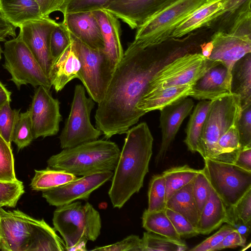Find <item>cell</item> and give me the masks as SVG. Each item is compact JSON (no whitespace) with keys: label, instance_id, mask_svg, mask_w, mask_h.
Wrapping results in <instances>:
<instances>
[{"label":"cell","instance_id":"6da1fadb","mask_svg":"<svg viewBox=\"0 0 251 251\" xmlns=\"http://www.w3.org/2000/svg\"><path fill=\"white\" fill-rule=\"evenodd\" d=\"M181 41L142 48L130 43L111 76L95 115L96 127L106 139L126 133L146 113L137 104L156 73L188 52Z\"/></svg>","mask_w":251,"mask_h":251},{"label":"cell","instance_id":"7a4b0ae2","mask_svg":"<svg viewBox=\"0 0 251 251\" xmlns=\"http://www.w3.org/2000/svg\"><path fill=\"white\" fill-rule=\"evenodd\" d=\"M126 133L108 191L113 206L119 209L143 187L152 154L153 138L146 123L129 128Z\"/></svg>","mask_w":251,"mask_h":251},{"label":"cell","instance_id":"3957f363","mask_svg":"<svg viewBox=\"0 0 251 251\" xmlns=\"http://www.w3.org/2000/svg\"><path fill=\"white\" fill-rule=\"evenodd\" d=\"M121 151L114 142L96 140L63 149L47 161L48 167L83 176L114 170Z\"/></svg>","mask_w":251,"mask_h":251},{"label":"cell","instance_id":"277c9868","mask_svg":"<svg viewBox=\"0 0 251 251\" xmlns=\"http://www.w3.org/2000/svg\"><path fill=\"white\" fill-rule=\"evenodd\" d=\"M52 223L64 239L66 251H86L87 242L96 240L101 227L99 212L88 202L83 205L75 201L58 206Z\"/></svg>","mask_w":251,"mask_h":251},{"label":"cell","instance_id":"5b68a950","mask_svg":"<svg viewBox=\"0 0 251 251\" xmlns=\"http://www.w3.org/2000/svg\"><path fill=\"white\" fill-rule=\"evenodd\" d=\"M200 137V154L203 159L228 163L218 146L220 137L237 123L241 105L240 97L230 94L211 100Z\"/></svg>","mask_w":251,"mask_h":251},{"label":"cell","instance_id":"8992f818","mask_svg":"<svg viewBox=\"0 0 251 251\" xmlns=\"http://www.w3.org/2000/svg\"><path fill=\"white\" fill-rule=\"evenodd\" d=\"M208 0H176L149 18L137 28L134 45L142 48L170 39L176 28Z\"/></svg>","mask_w":251,"mask_h":251},{"label":"cell","instance_id":"52a82bcc","mask_svg":"<svg viewBox=\"0 0 251 251\" xmlns=\"http://www.w3.org/2000/svg\"><path fill=\"white\" fill-rule=\"evenodd\" d=\"M220 63L204 57L201 53H185L160 69L150 81L145 92L192 85L209 69Z\"/></svg>","mask_w":251,"mask_h":251},{"label":"cell","instance_id":"ba28073f","mask_svg":"<svg viewBox=\"0 0 251 251\" xmlns=\"http://www.w3.org/2000/svg\"><path fill=\"white\" fill-rule=\"evenodd\" d=\"M3 53L4 68L11 75L10 80L18 89L29 84L35 87L43 86L50 90L51 84L46 74L23 41L20 33L5 41Z\"/></svg>","mask_w":251,"mask_h":251},{"label":"cell","instance_id":"9c48e42d","mask_svg":"<svg viewBox=\"0 0 251 251\" xmlns=\"http://www.w3.org/2000/svg\"><path fill=\"white\" fill-rule=\"evenodd\" d=\"M203 169L212 189L226 207H232L251 189V172L233 163L204 159Z\"/></svg>","mask_w":251,"mask_h":251},{"label":"cell","instance_id":"30bf717a","mask_svg":"<svg viewBox=\"0 0 251 251\" xmlns=\"http://www.w3.org/2000/svg\"><path fill=\"white\" fill-rule=\"evenodd\" d=\"M94 106L93 100L86 96L84 87L75 85L70 114L59 136L62 149L97 140L102 134L90 122V114Z\"/></svg>","mask_w":251,"mask_h":251},{"label":"cell","instance_id":"8fae6325","mask_svg":"<svg viewBox=\"0 0 251 251\" xmlns=\"http://www.w3.org/2000/svg\"><path fill=\"white\" fill-rule=\"evenodd\" d=\"M68 31L80 63L78 79L90 97L99 103L104 97L112 76L104 54L102 51L89 47Z\"/></svg>","mask_w":251,"mask_h":251},{"label":"cell","instance_id":"7c38bea8","mask_svg":"<svg viewBox=\"0 0 251 251\" xmlns=\"http://www.w3.org/2000/svg\"><path fill=\"white\" fill-rule=\"evenodd\" d=\"M33 139L56 135L62 121L60 102L50 90L39 86L35 90L29 109Z\"/></svg>","mask_w":251,"mask_h":251},{"label":"cell","instance_id":"4fadbf2b","mask_svg":"<svg viewBox=\"0 0 251 251\" xmlns=\"http://www.w3.org/2000/svg\"><path fill=\"white\" fill-rule=\"evenodd\" d=\"M113 175L112 171L83 176L57 187L42 191V196L50 205L59 206L78 200H88L91 194Z\"/></svg>","mask_w":251,"mask_h":251},{"label":"cell","instance_id":"5bb4252c","mask_svg":"<svg viewBox=\"0 0 251 251\" xmlns=\"http://www.w3.org/2000/svg\"><path fill=\"white\" fill-rule=\"evenodd\" d=\"M31 217L19 210L0 207V250L27 251L31 237Z\"/></svg>","mask_w":251,"mask_h":251},{"label":"cell","instance_id":"9a60e30c","mask_svg":"<svg viewBox=\"0 0 251 251\" xmlns=\"http://www.w3.org/2000/svg\"><path fill=\"white\" fill-rule=\"evenodd\" d=\"M50 17L26 22L20 26L21 38L48 77L52 62L49 41L50 33L58 24Z\"/></svg>","mask_w":251,"mask_h":251},{"label":"cell","instance_id":"2e32d148","mask_svg":"<svg viewBox=\"0 0 251 251\" xmlns=\"http://www.w3.org/2000/svg\"><path fill=\"white\" fill-rule=\"evenodd\" d=\"M176 0H113L104 8L132 29Z\"/></svg>","mask_w":251,"mask_h":251},{"label":"cell","instance_id":"e0dca14e","mask_svg":"<svg viewBox=\"0 0 251 251\" xmlns=\"http://www.w3.org/2000/svg\"><path fill=\"white\" fill-rule=\"evenodd\" d=\"M210 41L213 49L208 58L220 62L226 67L228 75L231 78L234 64L251 52V36L217 31L211 35Z\"/></svg>","mask_w":251,"mask_h":251},{"label":"cell","instance_id":"ac0fdd59","mask_svg":"<svg viewBox=\"0 0 251 251\" xmlns=\"http://www.w3.org/2000/svg\"><path fill=\"white\" fill-rule=\"evenodd\" d=\"M194 104L191 99L186 97L166 106L160 110V126L162 140L155 158L156 164L160 163L165 157L182 122L192 110Z\"/></svg>","mask_w":251,"mask_h":251},{"label":"cell","instance_id":"d6986e66","mask_svg":"<svg viewBox=\"0 0 251 251\" xmlns=\"http://www.w3.org/2000/svg\"><path fill=\"white\" fill-rule=\"evenodd\" d=\"M62 23L69 32L87 46L103 51L104 41L94 12L66 14L63 15Z\"/></svg>","mask_w":251,"mask_h":251},{"label":"cell","instance_id":"ffe728a7","mask_svg":"<svg viewBox=\"0 0 251 251\" xmlns=\"http://www.w3.org/2000/svg\"><path fill=\"white\" fill-rule=\"evenodd\" d=\"M100 26L104 41L102 51L112 75L124 55L118 19L104 9L93 11Z\"/></svg>","mask_w":251,"mask_h":251},{"label":"cell","instance_id":"44dd1931","mask_svg":"<svg viewBox=\"0 0 251 251\" xmlns=\"http://www.w3.org/2000/svg\"><path fill=\"white\" fill-rule=\"evenodd\" d=\"M231 78L222 63L209 69L192 85L190 97L199 100H213L231 92Z\"/></svg>","mask_w":251,"mask_h":251},{"label":"cell","instance_id":"7402d4cb","mask_svg":"<svg viewBox=\"0 0 251 251\" xmlns=\"http://www.w3.org/2000/svg\"><path fill=\"white\" fill-rule=\"evenodd\" d=\"M80 69V61L71 40L63 51L52 60L50 67L48 78L56 92L61 91L72 79L79 78Z\"/></svg>","mask_w":251,"mask_h":251},{"label":"cell","instance_id":"603a6c76","mask_svg":"<svg viewBox=\"0 0 251 251\" xmlns=\"http://www.w3.org/2000/svg\"><path fill=\"white\" fill-rule=\"evenodd\" d=\"M227 0H208L182 21L170 38H179L209 26L222 13Z\"/></svg>","mask_w":251,"mask_h":251},{"label":"cell","instance_id":"cb8c5ba5","mask_svg":"<svg viewBox=\"0 0 251 251\" xmlns=\"http://www.w3.org/2000/svg\"><path fill=\"white\" fill-rule=\"evenodd\" d=\"M192 85L176 86L144 92L137 108L145 113L159 110L183 98L191 96Z\"/></svg>","mask_w":251,"mask_h":251},{"label":"cell","instance_id":"d4e9b609","mask_svg":"<svg viewBox=\"0 0 251 251\" xmlns=\"http://www.w3.org/2000/svg\"><path fill=\"white\" fill-rule=\"evenodd\" d=\"M30 241L27 251H64V241L56 234L54 228L44 220L31 217Z\"/></svg>","mask_w":251,"mask_h":251},{"label":"cell","instance_id":"484cf974","mask_svg":"<svg viewBox=\"0 0 251 251\" xmlns=\"http://www.w3.org/2000/svg\"><path fill=\"white\" fill-rule=\"evenodd\" d=\"M0 10L15 27L44 17L36 0H0Z\"/></svg>","mask_w":251,"mask_h":251},{"label":"cell","instance_id":"4316f807","mask_svg":"<svg viewBox=\"0 0 251 251\" xmlns=\"http://www.w3.org/2000/svg\"><path fill=\"white\" fill-rule=\"evenodd\" d=\"M226 207L212 189L199 216L197 229L200 234H208L219 228L226 219Z\"/></svg>","mask_w":251,"mask_h":251},{"label":"cell","instance_id":"83f0119b","mask_svg":"<svg viewBox=\"0 0 251 251\" xmlns=\"http://www.w3.org/2000/svg\"><path fill=\"white\" fill-rule=\"evenodd\" d=\"M231 92L240 97L241 108L251 103V52L234 64L231 71Z\"/></svg>","mask_w":251,"mask_h":251},{"label":"cell","instance_id":"f1b7e54d","mask_svg":"<svg viewBox=\"0 0 251 251\" xmlns=\"http://www.w3.org/2000/svg\"><path fill=\"white\" fill-rule=\"evenodd\" d=\"M193 182L173 194L167 201L166 208L182 215L197 229L199 213L193 197Z\"/></svg>","mask_w":251,"mask_h":251},{"label":"cell","instance_id":"f546056e","mask_svg":"<svg viewBox=\"0 0 251 251\" xmlns=\"http://www.w3.org/2000/svg\"><path fill=\"white\" fill-rule=\"evenodd\" d=\"M211 102V100H207L200 101L191 115L186 129V136L184 142L188 149L192 152L201 153L200 137Z\"/></svg>","mask_w":251,"mask_h":251},{"label":"cell","instance_id":"4dcf8cb0","mask_svg":"<svg viewBox=\"0 0 251 251\" xmlns=\"http://www.w3.org/2000/svg\"><path fill=\"white\" fill-rule=\"evenodd\" d=\"M142 220L143 227L147 231L165 236L178 242H184L176 231L166 213L165 210L149 212L146 209L143 213Z\"/></svg>","mask_w":251,"mask_h":251},{"label":"cell","instance_id":"1f68e13d","mask_svg":"<svg viewBox=\"0 0 251 251\" xmlns=\"http://www.w3.org/2000/svg\"><path fill=\"white\" fill-rule=\"evenodd\" d=\"M30 186L35 191L53 189L77 179L79 177L62 170L48 167L45 170H35Z\"/></svg>","mask_w":251,"mask_h":251},{"label":"cell","instance_id":"d6a6232c","mask_svg":"<svg viewBox=\"0 0 251 251\" xmlns=\"http://www.w3.org/2000/svg\"><path fill=\"white\" fill-rule=\"evenodd\" d=\"M199 170L185 165L163 172L162 174L165 181L167 201L176 192L192 181Z\"/></svg>","mask_w":251,"mask_h":251},{"label":"cell","instance_id":"836d02e7","mask_svg":"<svg viewBox=\"0 0 251 251\" xmlns=\"http://www.w3.org/2000/svg\"><path fill=\"white\" fill-rule=\"evenodd\" d=\"M141 242L142 251H183L188 250L185 242H178L149 231L144 232Z\"/></svg>","mask_w":251,"mask_h":251},{"label":"cell","instance_id":"e575fe53","mask_svg":"<svg viewBox=\"0 0 251 251\" xmlns=\"http://www.w3.org/2000/svg\"><path fill=\"white\" fill-rule=\"evenodd\" d=\"M251 4V0H227L222 14L208 27L226 32L234 19Z\"/></svg>","mask_w":251,"mask_h":251},{"label":"cell","instance_id":"d590c367","mask_svg":"<svg viewBox=\"0 0 251 251\" xmlns=\"http://www.w3.org/2000/svg\"><path fill=\"white\" fill-rule=\"evenodd\" d=\"M148 207L149 212L164 210L166 208V190L164 177L162 174L152 176L148 190Z\"/></svg>","mask_w":251,"mask_h":251},{"label":"cell","instance_id":"8d00e7d4","mask_svg":"<svg viewBox=\"0 0 251 251\" xmlns=\"http://www.w3.org/2000/svg\"><path fill=\"white\" fill-rule=\"evenodd\" d=\"M33 139L32 125L28 109L19 114L12 134V142L20 150L28 146Z\"/></svg>","mask_w":251,"mask_h":251},{"label":"cell","instance_id":"74e56055","mask_svg":"<svg viewBox=\"0 0 251 251\" xmlns=\"http://www.w3.org/2000/svg\"><path fill=\"white\" fill-rule=\"evenodd\" d=\"M237 123L231 126L219 138L218 146L229 163H233L241 150Z\"/></svg>","mask_w":251,"mask_h":251},{"label":"cell","instance_id":"f35d334b","mask_svg":"<svg viewBox=\"0 0 251 251\" xmlns=\"http://www.w3.org/2000/svg\"><path fill=\"white\" fill-rule=\"evenodd\" d=\"M18 180L11 145L0 135V180L14 181Z\"/></svg>","mask_w":251,"mask_h":251},{"label":"cell","instance_id":"ab89813d","mask_svg":"<svg viewBox=\"0 0 251 251\" xmlns=\"http://www.w3.org/2000/svg\"><path fill=\"white\" fill-rule=\"evenodd\" d=\"M20 110L12 109L10 102L0 108V135L9 145L12 142V134L18 120Z\"/></svg>","mask_w":251,"mask_h":251},{"label":"cell","instance_id":"60d3db41","mask_svg":"<svg viewBox=\"0 0 251 251\" xmlns=\"http://www.w3.org/2000/svg\"><path fill=\"white\" fill-rule=\"evenodd\" d=\"M24 193V186L22 181L19 180L14 181L0 180V202L4 206L15 207Z\"/></svg>","mask_w":251,"mask_h":251},{"label":"cell","instance_id":"b9f144b4","mask_svg":"<svg viewBox=\"0 0 251 251\" xmlns=\"http://www.w3.org/2000/svg\"><path fill=\"white\" fill-rule=\"evenodd\" d=\"M70 42L68 30L62 22L58 23L50 36L49 47L52 61L63 51Z\"/></svg>","mask_w":251,"mask_h":251},{"label":"cell","instance_id":"7bdbcfd3","mask_svg":"<svg viewBox=\"0 0 251 251\" xmlns=\"http://www.w3.org/2000/svg\"><path fill=\"white\" fill-rule=\"evenodd\" d=\"M113 0H65L61 8L63 15L68 13L93 12L103 9Z\"/></svg>","mask_w":251,"mask_h":251},{"label":"cell","instance_id":"ee69618b","mask_svg":"<svg viewBox=\"0 0 251 251\" xmlns=\"http://www.w3.org/2000/svg\"><path fill=\"white\" fill-rule=\"evenodd\" d=\"M211 190L203 170H200L193 182V194L199 214L210 196Z\"/></svg>","mask_w":251,"mask_h":251},{"label":"cell","instance_id":"f6af8a7d","mask_svg":"<svg viewBox=\"0 0 251 251\" xmlns=\"http://www.w3.org/2000/svg\"><path fill=\"white\" fill-rule=\"evenodd\" d=\"M237 126L241 149L251 147V103L241 108Z\"/></svg>","mask_w":251,"mask_h":251},{"label":"cell","instance_id":"bcb514c9","mask_svg":"<svg viewBox=\"0 0 251 251\" xmlns=\"http://www.w3.org/2000/svg\"><path fill=\"white\" fill-rule=\"evenodd\" d=\"M165 212L181 238H191L199 234L197 229L182 215L168 208L165 209Z\"/></svg>","mask_w":251,"mask_h":251},{"label":"cell","instance_id":"7dc6e473","mask_svg":"<svg viewBox=\"0 0 251 251\" xmlns=\"http://www.w3.org/2000/svg\"><path fill=\"white\" fill-rule=\"evenodd\" d=\"M225 32L251 36V6L246 8L234 19Z\"/></svg>","mask_w":251,"mask_h":251},{"label":"cell","instance_id":"c3c4849f","mask_svg":"<svg viewBox=\"0 0 251 251\" xmlns=\"http://www.w3.org/2000/svg\"><path fill=\"white\" fill-rule=\"evenodd\" d=\"M93 251H142L141 239L138 235H130L116 243L100 247Z\"/></svg>","mask_w":251,"mask_h":251},{"label":"cell","instance_id":"681fc988","mask_svg":"<svg viewBox=\"0 0 251 251\" xmlns=\"http://www.w3.org/2000/svg\"><path fill=\"white\" fill-rule=\"evenodd\" d=\"M233 230L235 229L229 225H224L218 231L190 251H212L213 249L223 241L225 237Z\"/></svg>","mask_w":251,"mask_h":251},{"label":"cell","instance_id":"f907efd6","mask_svg":"<svg viewBox=\"0 0 251 251\" xmlns=\"http://www.w3.org/2000/svg\"><path fill=\"white\" fill-rule=\"evenodd\" d=\"M232 207L238 217L246 223H251V189Z\"/></svg>","mask_w":251,"mask_h":251},{"label":"cell","instance_id":"816d5d0a","mask_svg":"<svg viewBox=\"0 0 251 251\" xmlns=\"http://www.w3.org/2000/svg\"><path fill=\"white\" fill-rule=\"evenodd\" d=\"M226 223L230 226L246 239L251 231V223H246L234 213L232 207H226Z\"/></svg>","mask_w":251,"mask_h":251},{"label":"cell","instance_id":"f5cc1de1","mask_svg":"<svg viewBox=\"0 0 251 251\" xmlns=\"http://www.w3.org/2000/svg\"><path fill=\"white\" fill-rule=\"evenodd\" d=\"M247 239L243 237L236 230L227 234L223 241L212 251H219L225 249L235 248L238 247H245Z\"/></svg>","mask_w":251,"mask_h":251},{"label":"cell","instance_id":"db71d44e","mask_svg":"<svg viewBox=\"0 0 251 251\" xmlns=\"http://www.w3.org/2000/svg\"><path fill=\"white\" fill-rule=\"evenodd\" d=\"M65 0H36L43 17L56 11L61 12Z\"/></svg>","mask_w":251,"mask_h":251},{"label":"cell","instance_id":"11a10c76","mask_svg":"<svg viewBox=\"0 0 251 251\" xmlns=\"http://www.w3.org/2000/svg\"><path fill=\"white\" fill-rule=\"evenodd\" d=\"M234 164L241 168L251 172V147L241 149L237 154Z\"/></svg>","mask_w":251,"mask_h":251},{"label":"cell","instance_id":"9f6ffc18","mask_svg":"<svg viewBox=\"0 0 251 251\" xmlns=\"http://www.w3.org/2000/svg\"><path fill=\"white\" fill-rule=\"evenodd\" d=\"M16 29V27L6 20L0 10V42L5 41L6 38L9 36L15 37Z\"/></svg>","mask_w":251,"mask_h":251},{"label":"cell","instance_id":"6f0895ef","mask_svg":"<svg viewBox=\"0 0 251 251\" xmlns=\"http://www.w3.org/2000/svg\"><path fill=\"white\" fill-rule=\"evenodd\" d=\"M11 92L0 81V108L11 101Z\"/></svg>","mask_w":251,"mask_h":251},{"label":"cell","instance_id":"680465c9","mask_svg":"<svg viewBox=\"0 0 251 251\" xmlns=\"http://www.w3.org/2000/svg\"><path fill=\"white\" fill-rule=\"evenodd\" d=\"M200 48L201 49V53L204 57L208 58L211 55L212 51L213 45L212 42L210 40L208 42H204L200 45Z\"/></svg>","mask_w":251,"mask_h":251},{"label":"cell","instance_id":"91938a15","mask_svg":"<svg viewBox=\"0 0 251 251\" xmlns=\"http://www.w3.org/2000/svg\"><path fill=\"white\" fill-rule=\"evenodd\" d=\"M3 206H4V205L2 203L0 202V207H2Z\"/></svg>","mask_w":251,"mask_h":251},{"label":"cell","instance_id":"94428289","mask_svg":"<svg viewBox=\"0 0 251 251\" xmlns=\"http://www.w3.org/2000/svg\"><path fill=\"white\" fill-rule=\"evenodd\" d=\"M1 48L0 47V59H1Z\"/></svg>","mask_w":251,"mask_h":251}]
</instances>
